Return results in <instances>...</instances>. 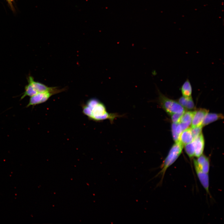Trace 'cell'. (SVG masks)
<instances>
[{"label": "cell", "instance_id": "cell-8", "mask_svg": "<svg viewBox=\"0 0 224 224\" xmlns=\"http://www.w3.org/2000/svg\"><path fill=\"white\" fill-rule=\"evenodd\" d=\"M194 160L202 171L208 174L210 168V161L208 157L202 154L198 157L197 159H194Z\"/></svg>", "mask_w": 224, "mask_h": 224}, {"label": "cell", "instance_id": "cell-13", "mask_svg": "<svg viewBox=\"0 0 224 224\" xmlns=\"http://www.w3.org/2000/svg\"><path fill=\"white\" fill-rule=\"evenodd\" d=\"M181 91L183 96H191L192 91V86L188 79H186L181 86Z\"/></svg>", "mask_w": 224, "mask_h": 224}, {"label": "cell", "instance_id": "cell-14", "mask_svg": "<svg viewBox=\"0 0 224 224\" xmlns=\"http://www.w3.org/2000/svg\"><path fill=\"white\" fill-rule=\"evenodd\" d=\"M28 82V84L25 87V91L21 97V100H22L26 96H29L30 97L37 94V92L34 89L31 84L29 82Z\"/></svg>", "mask_w": 224, "mask_h": 224}, {"label": "cell", "instance_id": "cell-5", "mask_svg": "<svg viewBox=\"0 0 224 224\" xmlns=\"http://www.w3.org/2000/svg\"><path fill=\"white\" fill-rule=\"evenodd\" d=\"M55 94L51 92L38 93L30 97L26 107L35 106L46 101L52 95Z\"/></svg>", "mask_w": 224, "mask_h": 224}, {"label": "cell", "instance_id": "cell-12", "mask_svg": "<svg viewBox=\"0 0 224 224\" xmlns=\"http://www.w3.org/2000/svg\"><path fill=\"white\" fill-rule=\"evenodd\" d=\"M178 102L183 107L187 109L191 110L194 108V103L191 96H183L179 99Z\"/></svg>", "mask_w": 224, "mask_h": 224}, {"label": "cell", "instance_id": "cell-16", "mask_svg": "<svg viewBox=\"0 0 224 224\" xmlns=\"http://www.w3.org/2000/svg\"><path fill=\"white\" fill-rule=\"evenodd\" d=\"M194 113V111H185L182 114L179 123L191 122Z\"/></svg>", "mask_w": 224, "mask_h": 224}, {"label": "cell", "instance_id": "cell-4", "mask_svg": "<svg viewBox=\"0 0 224 224\" xmlns=\"http://www.w3.org/2000/svg\"><path fill=\"white\" fill-rule=\"evenodd\" d=\"M28 82H30L32 84L34 89L37 93L46 92H51L55 94L64 91L65 88L59 89L57 87H49L45 85L34 80L33 77L30 76L28 79Z\"/></svg>", "mask_w": 224, "mask_h": 224}, {"label": "cell", "instance_id": "cell-15", "mask_svg": "<svg viewBox=\"0 0 224 224\" xmlns=\"http://www.w3.org/2000/svg\"><path fill=\"white\" fill-rule=\"evenodd\" d=\"M185 151L190 158L194 156L195 145L194 140L191 142L185 145Z\"/></svg>", "mask_w": 224, "mask_h": 224}, {"label": "cell", "instance_id": "cell-3", "mask_svg": "<svg viewBox=\"0 0 224 224\" xmlns=\"http://www.w3.org/2000/svg\"><path fill=\"white\" fill-rule=\"evenodd\" d=\"M158 101L163 109L170 115L182 113L185 111L184 108L178 102L167 97L159 91Z\"/></svg>", "mask_w": 224, "mask_h": 224}, {"label": "cell", "instance_id": "cell-10", "mask_svg": "<svg viewBox=\"0 0 224 224\" xmlns=\"http://www.w3.org/2000/svg\"><path fill=\"white\" fill-rule=\"evenodd\" d=\"M194 140L191 128H188L183 131L180 135L179 141L184 146L192 142Z\"/></svg>", "mask_w": 224, "mask_h": 224}, {"label": "cell", "instance_id": "cell-9", "mask_svg": "<svg viewBox=\"0 0 224 224\" xmlns=\"http://www.w3.org/2000/svg\"><path fill=\"white\" fill-rule=\"evenodd\" d=\"M195 142L194 156L198 157L203 154L204 146V140L202 133L194 139Z\"/></svg>", "mask_w": 224, "mask_h": 224}, {"label": "cell", "instance_id": "cell-18", "mask_svg": "<svg viewBox=\"0 0 224 224\" xmlns=\"http://www.w3.org/2000/svg\"><path fill=\"white\" fill-rule=\"evenodd\" d=\"M184 113H175L171 114V119L172 122L175 123H179L180 119Z\"/></svg>", "mask_w": 224, "mask_h": 224}, {"label": "cell", "instance_id": "cell-11", "mask_svg": "<svg viewBox=\"0 0 224 224\" xmlns=\"http://www.w3.org/2000/svg\"><path fill=\"white\" fill-rule=\"evenodd\" d=\"M223 118V116L222 114L208 113L205 117L202 125L203 127L212 122Z\"/></svg>", "mask_w": 224, "mask_h": 224}, {"label": "cell", "instance_id": "cell-2", "mask_svg": "<svg viewBox=\"0 0 224 224\" xmlns=\"http://www.w3.org/2000/svg\"><path fill=\"white\" fill-rule=\"evenodd\" d=\"M183 145L179 141L175 142L171 148L167 156L160 166L161 170L154 178L159 176L161 179L158 185L161 184L165 174L168 168L177 160L182 153Z\"/></svg>", "mask_w": 224, "mask_h": 224}, {"label": "cell", "instance_id": "cell-1", "mask_svg": "<svg viewBox=\"0 0 224 224\" xmlns=\"http://www.w3.org/2000/svg\"><path fill=\"white\" fill-rule=\"evenodd\" d=\"M82 112L89 119L96 122L108 120L111 123L117 118L122 116L116 113H110L105 105L96 98H91L82 105Z\"/></svg>", "mask_w": 224, "mask_h": 224}, {"label": "cell", "instance_id": "cell-7", "mask_svg": "<svg viewBox=\"0 0 224 224\" xmlns=\"http://www.w3.org/2000/svg\"><path fill=\"white\" fill-rule=\"evenodd\" d=\"M208 111L204 109H199L194 111L191 121V128L201 125Z\"/></svg>", "mask_w": 224, "mask_h": 224}, {"label": "cell", "instance_id": "cell-6", "mask_svg": "<svg viewBox=\"0 0 224 224\" xmlns=\"http://www.w3.org/2000/svg\"><path fill=\"white\" fill-rule=\"evenodd\" d=\"M193 163L195 171L198 177L207 193L209 194V183L208 174L205 173L202 171L194 160Z\"/></svg>", "mask_w": 224, "mask_h": 224}, {"label": "cell", "instance_id": "cell-19", "mask_svg": "<svg viewBox=\"0 0 224 224\" xmlns=\"http://www.w3.org/2000/svg\"><path fill=\"white\" fill-rule=\"evenodd\" d=\"M7 0L10 4H11L12 2L13 1V0Z\"/></svg>", "mask_w": 224, "mask_h": 224}, {"label": "cell", "instance_id": "cell-17", "mask_svg": "<svg viewBox=\"0 0 224 224\" xmlns=\"http://www.w3.org/2000/svg\"><path fill=\"white\" fill-rule=\"evenodd\" d=\"M202 125L191 128V130L194 139L198 136L201 133Z\"/></svg>", "mask_w": 224, "mask_h": 224}]
</instances>
